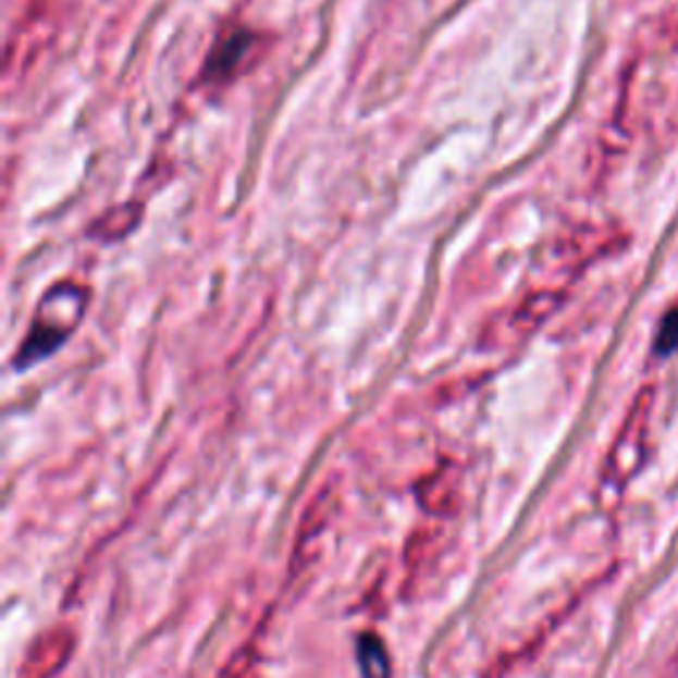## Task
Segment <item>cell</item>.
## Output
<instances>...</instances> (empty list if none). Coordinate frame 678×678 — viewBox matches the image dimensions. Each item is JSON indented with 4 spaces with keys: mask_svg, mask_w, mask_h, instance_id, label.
I'll use <instances>...</instances> for the list:
<instances>
[{
    "mask_svg": "<svg viewBox=\"0 0 678 678\" xmlns=\"http://www.w3.org/2000/svg\"><path fill=\"white\" fill-rule=\"evenodd\" d=\"M88 310V289L77 281H59L40 297L29 332L16 353V366L27 369L38 360L53 356L81 326Z\"/></svg>",
    "mask_w": 678,
    "mask_h": 678,
    "instance_id": "cell-1",
    "label": "cell"
},
{
    "mask_svg": "<svg viewBox=\"0 0 678 678\" xmlns=\"http://www.w3.org/2000/svg\"><path fill=\"white\" fill-rule=\"evenodd\" d=\"M565 292L562 289H539L533 295H528L522 303H517L515 308L506 316H501L488 326L485 340H525L528 334H533L541 323H546L554 313L559 310Z\"/></svg>",
    "mask_w": 678,
    "mask_h": 678,
    "instance_id": "cell-2",
    "label": "cell"
},
{
    "mask_svg": "<svg viewBox=\"0 0 678 678\" xmlns=\"http://www.w3.org/2000/svg\"><path fill=\"white\" fill-rule=\"evenodd\" d=\"M252 35L247 29H236L234 35H229L220 46L215 48V53L210 57V77H220V75H231L239 64V59H244V53H249L252 48Z\"/></svg>",
    "mask_w": 678,
    "mask_h": 678,
    "instance_id": "cell-3",
    "label": "cell"
},
{
    "mask_svg": "<svg viewBox=\"0 0 678 678\" xmlns=\"http://www.w3.org/2000/svg\"><path fill=\"white\" fill-rule=\"evenodd\" d=\"M138 215H140V207H133V205L114 207L112 212H107V215L96 220L94 234L101 236V239H122L127 231L136 229Z\"/></svg>",
    "mask_w": 678,
    "mask_h": 678,
    "instance_id": "cell-4",
    "label": "cell"
},
{
    "mask_svg": "<svg viewBox=\"0 0 678 678\" xmlns=\"http://www.w3.org/2000/svg\"><path fill=\"white\" fill-rule=\"evenodd\" d=\"M360 655V670L366 678H387V657H384V646L374 637H363L358 644Z\"/></svg>",
    "mask_w": 678,
    "mask_h": 678,
    "instance_id": "cell-5",
    "label": "cell"
},
{
    "mask_svg": "<svg viewBox=\"0 0 678 678\" xmlns=\"http://www.w3.org/2000/svg\"><path fill=\"white\" fill-rule=\"evenodd\" d=\"M676 347H678V310H674V313L665 316L663 326H659L657 353H659V356H665V353H674Z\"/></svg>",
    "mask_w": 678,
    "mask_h": 678,
    "instance_id": "cell-6",
    "label": "cell"
}]
</instances>
